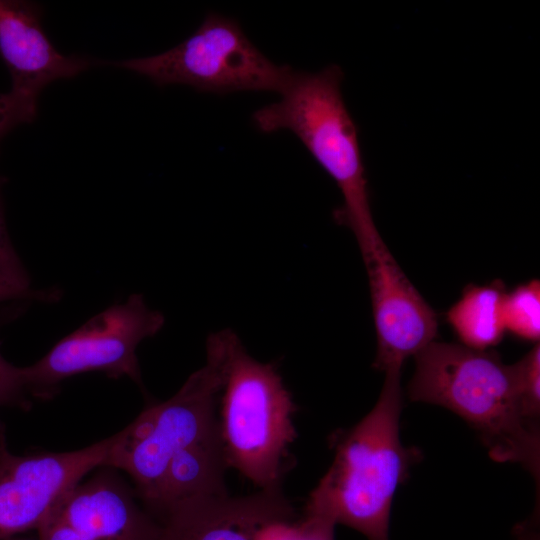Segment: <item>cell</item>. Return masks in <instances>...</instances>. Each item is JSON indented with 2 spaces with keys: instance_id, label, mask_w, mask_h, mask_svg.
I'll use <instances>...</instances> for the list:
<instances>
[{
  "instance_id": "1",
  "label": "cell",
  "mask_w": 540,
  "mask_h": 540,
  "mask_svg": "<svg viewBox=\"0 0 540 540\" xmlns=\"http://www.w3.org/2000/svg\"><path fill=\"white\" fill-rule=\"evenodd\" d=\"M401 369L385 372L372 410L350 429L330 438L334 460L311 491L305 513L326 517L369 540H389L392 501L421 457L400 439Z\"/></svg>"
},
{
  "instance_id": "2",
  "label": "cell",
  "mask_w": 540,
  "mask_h": 540,
  "mask_svg": "<svg viewBox=\"0 0 540 540\" xmlns=\"http://www.w3.org/2000/svg\"><path fill=\"white\" fill-rule=\"evenodd\" d=\"M407 395L456 413L493 460L518 463L538 481L539 428L522 414L513 365L496 352L432 341L415 355Z\"/></svg>"
},
{
  "instance_id": "3",
  "label": "cell",
  "mask_w": 540,
  "mask_h": 540,
  "mask_svg": "<svg viewBox=\"0 0 540 540\" xmlns=\"http://www.w3.org/2000/svg\"><path fill=\"white\" fill-rule=\"evenodd\" d=\"M343 78L336 64L315 73L294 70L280 100L256 110L252 120L263 133H294L336 182L343 197L336 219L353 232L365 262L385 243L373 219L358 128L341 92Z\"/></svg>"
},
{
  "instance_id": "4",
  "label": "cell",
  "mask_w": 540,
  "mask_h": 540,
  "mask_svg": "<svg viewBox=\"0 0 540 540\" xmlns=\"http://www.w3.org/2000/svg\"><path fill=\"white\" fill-rule=\"evenodd\" d=\"M237 338L229 328L210 334L204 365L171 398L148 406L112 436L107 467L128 473L137 496L149 509L172 458L217 428V398Z\"/></svg>"
},
{
  "instance_id": "5",
  "label": "cell",
  "mask_w": 540,
  "mask_h": 540,
  "mask_svg": "<svg viewBox=\"0 0 540 540\" xmlns=\"http://www.w3.org/2000/svg\"><path fill=\"white\" fill-rule=\"evenodd\" d=\"M219 435L228 468L260 490L281 489L296 439V405L276 366L253 358L235 341L222 388Z\"/></svg>"
},
{
  "instance_id": "6",
  "label": "cell",
  "mask_w": 540,
  "mask_h": 540,
  "mask_svg": "<svg viewBox=\"0 0 540 540\" xmlns=\"http://www.w3.org/2000/svg\"><path fill=\"white\" fill-rule=\"evenodd\" d=\"M158 86L180 84L201 92L281 93L294 69L268 59L234 18L209 12L197 30L157 55L112 62Z\"/></svg>"
},
{
  "instance_id": "7",
  "label": "cell",
  "mask_w": 540,
  "mask_h": 540,
  "mask_svg": "<svg viewBox=\"0 0 540 540\" xmlns=\"http://www.w3.org/2000/svg\"><path fill=\"white\" fill-rule=\"evenodd\" d=\"M164 324V315L149 308L142 294H131L62 338L37 362L22 367L28 395L51 398L63 380L93 371L141 384L137 346Z\"/></svg>"
},
{
  "instance_id": "8",
  "label": "cell",
  "mask_w": 540,
  "mask_h": 540,
  "mask_svg": "<svg viewBox=\"0 0 540 540\" xmlns=\"http://www.w3.org/2000/svg\"><path fill=\"white\" fill-rule=\"evenodd\" d=\"M0 439V539L38 529L89 471L107 467L113 438L62 453L12 454Z\"/></svg>"
},
{
  "instance_id": "9",
  "label": "cell",
  "mask_w": 540,
  "mask_h": 540,
  "mask_svg": "<svg viewBox=\"0 0 540 540\" xmlns=\"http://www.w3.org/2000/svg\"><path fill=\"white\" fill-rule=\"evenodd\" d=\"M160 525L111 469L73 487L38 527L39 540H156Z\"/></svg>"
},
{
  "instance_id": "10",
  "label": "cell",
  "mask_w": 540,
  "mask_h": 540,
  "mask_svg": "<svg viewBox=\"0 0 540 540\" xmlns=\"http://www.w3.org/2000/svg\"><path fill=\"white\" fill-rule=\"evenodd\" d=\"M365 263L377 339L373 366L401 369L434 341L437 316L384 244Z\"/></svg>"
},
{
  "instance_id": "11",
  "label": "cell",
  "mask_w": 540,
  "mask_h": 540,
  "mask_svg": "<svg viewBox=\"0 0 540 540\" xmlns=\"http://www.w3.org/2000/svg\"><path fill=\"white\" fill-rule=\"evenodd\" d=\"M43 10L34 2L0 0V56L11 77V92L38 106L52 82L73 78L97 62L60 53L42 26Z\"/></svg>"
},
{
  "instance_id": "12",
  "label": "cell",
  "mask_w": 540,
  "mask_h": 540,
  "mask_svg": "<svg viewBox=\"0 0 540 540\" xmlns=\"http://www.w3.org/2000/svg\"><path fill=\"white\" fill-rule=\"evenodd\" d=\"M294 516L295 509L281 489L197 497L162 516L156 540H256L268 522Z\"/></svg>"
},
{
  "instance_id": "13",
  "label": "cell",
  "mask_w": 540,
  "mask_h": 540,
  "mask_svg": "<svg viewBox=\"0 0 540 540\" xmlns=\"http://www.w3.org/2000/svg\"><path fill=\"white\" fill-rule=\"evenodd\" d=\"M228 468L218 426L175 455L169 462L150 510L161 517L189 499L228 494Z\"/></svg>"
},
{
  "instance_id": "14",
  "label": "cell",
  "mask_w": 540,
  "mask_h": 540,
  "mask_svg": "<svg viewBox=\"0 0 540 540\" xmlns=\"http://www.w3.org/2000/svg\"><path fill=\"white\" fill-rule=\"evenodd\" d=\"M504 285H469L447 311L446 319L462 345L488 350L497 345L506 330L502 317Z\"/></svg>"
},
{
  "instance_id": "15",
  "label": "cell",
  "mask_w": 540,
  "mask_h": 540,
  "mask_svg": "<svg viewBox=\"0 0 540 540\" xmlns=\"http://www.w3.org/2000/svg\"><path fill=\"white\" fill-rule=\"evenodd\" d=\"M502 317L506 331L531 342L540 338V282L532 279L505 292Z\"/></svg>"
},
{
  "instance_id": "16",
  "label": "cell",
  "mask_w": 540,
  "mask_h": 540,
  "mask_svg": "<svg viewBox=\"0 0 540 540\" xmlns=\"http://www.w3.org/2000/svg\"><path fill=\"white\" fill-rule=\"evenodd\" d=\"M516 386L524 418L538 425L540 416V346L539 342L513 364Z\"/></svg>"
},
{
  "instance_id": "17",
  "label": "cell",
  "mask_w": 540,
  "mask_h": 540,
  "mask_svg": "<svg viewBox=\"0 0 540 540\" xmlns=\"http://www.w3.org/2000/svg\"><path fill=\"white\" fill-rule=\"evenodd\" d=\"M21 310L19 308L6 309L0 313V327L12 320ZM28 393L25 386L23 368L9 363L0 352V407L17 406L28 408ZM5 437L4 425L0 421V439Z\"/></svg>"
},
{
  "instance_id": "18",
  "label": "cell",
  "mask_w": 540,
  "mask_h": 540,
  "mask_svg": "<svg viewBox=\"0 0 540 540\" xmlns=\"http://www.w3.org/2000/svg\"><path fill=\"white\" fill-rule=\"evenodd\" d=\"M5 178L0 176V272L23 289L30 288V277L11 241L5 218L2 187Z\"/></svg>"
},
{
  "instance_id": "19",
  "label": "cell",
  "mask_w": 540,
  "mask_h": 540,
  "mask_svg": "<svg viewBox=\"0 0 540 540\" xmlns=\"http://www.w3.org/2000/svg\"><path fill=\"white\" fill-rule=\"evenodd\" d=\"M35 106L11 91L0 92V142L15 127L32 122L37 116Z\"/></svg>"
},
{
  "instance_id": "20",
  "label": "cell",
  "mask_w": 540,
  "mask_h": 540,
  "mask_svg": "<svg viewBox=\"0 0 540 540\" xmlns=\"http://www.w3.org/2000/svg\"><path fill=\"white\" fill-rule=\"evenodd\" d=\"M61 297L58 288L42 290L23 289L11 282L0 272V302L4 301H39L56 302Z\"/></svg>"
},
{
  "instance_id": "21",
  "label": "cell",
  "mask_w": 540,
  "mask_h": 540,
  "mask_svg": "<svg viewBox=\"0 0 540 540\" xmlns=\"http://www.w3.org/2000/svg\"><path fill=\"white\" fill-rule=\"evenodd\" d=\"M300 521L276 519L265 524L257 533L256 540H300Z\"/></svg>"
},
{
  "instance_id": "22",
  "label": "cell",
  "mask_w": 540,
  "mask_h": 540,
  "mask_svg": "<svg viewBox=\"0 0 540 540\" xmlns=\"http://www.w3.org/2000/svg\"><path fill=\"white\" fill-rule=\"evenodd\" d=\"M300 540H334L335 523L317 514L305 513L300 521Z\"/></svg>"
}]
</instances>
